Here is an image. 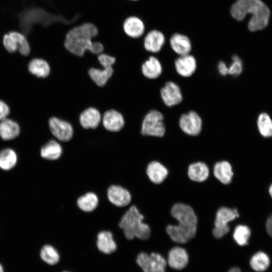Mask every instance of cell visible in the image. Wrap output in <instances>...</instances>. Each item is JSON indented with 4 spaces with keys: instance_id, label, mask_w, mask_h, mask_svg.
Instances as JSON below:
<instances>
[{
    "instance_id": "cell-1",
    "label": "cell",
    "mask_w": 272,
    "mask_h": 272,
    "mask_svg": "<svg viewBox=\"0 0 272 272\" xmlns=\"http://www.w3.org/2000/svg\"><path fill=\"white\" fill-rule=\"evenodd\" d=\"M171 214L178 224L166 227L168 236L175 243H188L194 238L197 231V218L193 210L188 205L177 203L172 207Z\"/></svg>"
},
{
    "instance_id": "cell-2",
    "label": "cell",
    "mask_w": 272,
    "mask_h": 272,
    "mask_svg": "<svg viewBox=\"0 0 272 272\" xmlns=\"http://www.w3.org/2000/svg\"><path fill=\"white\" fill-rule=\"evenodd\" d=\"M230 11L232 16L238 21H242L247 15H250L248 28L252 32L266 28L270 15L268 7L261 0H237Z\"/></svg>"
},
{
    "instance_id": "cell-3",
    "label": "cell",
    "mask_w": 272,
    "mask_h": 272,
    "mask_svg": "<svg viewBox=\"0 0 272 272\" xmlns=\"http://www.w3.org/2000/svg\"><path fill=\"white\" fill-rule=\"evenodd\" d=\"M98 29L91 23H85L71 28L66 34L64 47L70 53L83 56L89 51L93 39L98 35Z\"/></svg>"
},
{
    "instance_id": "cell-4",
    "label": "cell",
    "mask_w": 272,
    "mask_h": 272,
    "mask_svg": "<svg viewBox=\"0 0 272 272\" xmlns=\"http://www.w3.org/2000/svg\"><path fill=\"white\" fill-rule=\"evenodd\" d=\"M144 219V216L134 205L125 212L118 223V227L126 239L132 240L136 238L146 241L150 238L151 229L143 222Z\"/></svg>"
},
{
    "instance_id": "cell-5",
    "label": "cell",
    "mask_w": 272,
    "mask_h": 272,
    "mask_svg": "<svg viewBox=\"0 0 272 272\" xmlns=\"http://www.w3.org/2000/svg\"><path fill=\"white\" fill-rule=\"evenodd\" d=\"M136 262L143 272H166L167 266L166 258L155 252L139 253Z\"/></svg>"
},
{
    "instance_id": "cell-6",
    "label": "cell",
    "mask_w": 272,
    "mask_h": 272,
    "mask_svg": "<svg viewBox=\"0 0 272 272\" xmlns=\"http://www.w3.org/2000/svg\"><path fill=\"white\" fill-rule=\"evenodd\" d=\"M238 217L239 214L236 209L226 207L219 208L216 213L215 226L212 231L213 236L217 239L224 237L230 231L228 223Z\"/></svg>"
},
{
    "instance_id": "cell-7",
    "label": "cell",
    "mask_w": 272,
    "mask_h": 272,
    "mask_svg": "<svg viewBox=\"0 0 272 272\" xmlns=\"http://www.w3.org/2000/svg\"><path fill=\"white\" fill-rule=\"evenodd\" d=\"M144 135L162 137L165 133L164 116L156 110L149 111L144 117L141 128Z\"/></svg>"
},
{
    "instance_id": "cell-8",
    "label": "cell",
    "mask_w": 272,
    "mask_h": 272,
    "mask_svg": "<svg viewBox=\"0 0 272 272\" xmlns=\"http://www.w3.org/2000/svg\"><path fill=\"white\" fill-rule=\"evenodd\" d=\"M179 125L185 133L191 136L198 135L201 130L202 122L197 113L190 111L180 117Z\"/></svg>"
},
{
    "instance_id": "cell-9",
    "label": "cell",
    "mask_w": 272,
    "mask_h": 272,
    "mask_svg": "<svg viewBox=\"0 0 272 272\" xmlns=\"http://www.w3.org/2000/svg\"><path fill=\"white\" fill-rule=\"evenodd\" d=\"M189 260V254L186 248L177 245L172 246L169 250L166 257L167 266L177 270L185 268Z\"/></svg>"
},
{
    "instance_id": "cell-10",
    "label": "cell",
    "mask_w": 272,
    "mask_h": 272,
    "mask_svg": "<svg viewBox=\"0 0 272 272\" xmlns=\"http://www.w3.org/2000/svg\"><path fill=\"white\" fill-rule=\"evenodd\" d=\"M49 127L52 135L62 142L70 141L74 133L73 128L68 122L56 117L49 120Z\"/></svg>"
},
{
    "instance_id": "cell-11",
    "label": "cell",
    "mask_w": 272,
    "mask_h": 272,
    "mask_svg": "<svg viewBox=\"0 0 272 272\" xmlns=\"http://www.w3.org/2000/svg\"><path fill=\"white\" fill-rule=\"evenodd\" d=\"M107 197L109 201L117 207H124L131 201L129 191L118 185H111L107 190Z\"/></svg>"
},
{
    "instance_id": "cell-12",
    "label": "cell",
    "mask_w": 272,
    "mask_h": 272,
    "mask_svg": "<svg viewBox=\"0 0 272 272\" xmlns=\"http://www.w3.org/2000/svg\"><path fill=\"white\" fill-rule=\"evenodd\" d=\"M160 95L164 104L172 107L179 104L182 100V95L180 88L177 84L168 81L160 90Z\"/></svg>"
},
{
    "instance_id": "cell-13",
    "label": "cell",
    "mask_w": 272,
    "mask_h": 272,
    "mask_svg": "<svg viewBox=\"0 0 272 272\" xmlns=\"http://www.w3.org/2000/svg\"><path fill=\"white\" fill-rule=\"evenodd\" d=\"M122 28L126 36L132 39H138L145 33V26L141 18L131 16L124 20Z\"/></svg>"
},
{
    "instance_id": "cell-14",
    "label": "cell",
    "mask_w": 272,
    "mask_h": 272,
    "mask_svg": "<svg viewBox=\"0 0 272 272\" xmlns=\"http://www.w3.org/2000/svg\"><path fill=\"white\" fill-rule=\"evenodd\" d=\"M96 244L98 250L105 254L114 252L117 248L113 233L109 230H102L97 233Z\"/></svg>"
},
{
    "instance_id": "cell-15",
    "label": "cell",
    "mask_w": 272,
    "mask_h": 272,
    "mask_svg": "<svg viewBox=\"0 0 272 272\" xmlns=\"http://www.w3.org/2000/svg\"><path fill=\"white\" fill-rule=\"evenodd\" d=\"M102 124L107 130L112 132L120 131L124 125V120L122 114L114 109H110L103 114Z\"/></svg>"
},
{
    "instance_id": "cell-16",
    "label": "cell",
    "mask_w": 272,
    "mask_h": 272,
    "mask_svg": "<svg viewBox=\"0 0 272 272\" xmlns=\"http://www.w3.org/2000/svg\"><path fill=\"white\" fill-rule=\"evenodd\" d=\"M197 64L194 56L189 54L181 55L175 61L177 73L183 77L192 76L196 69Z\"/></svg>"
},
{
    "instance_id": "cell-17",
    "label": "cell",
    "mask_w": 272,
    "mask_h": 272,
    "mask_svg": "<svg viewBox=\"0 0 272 272\" xmlns=\"http://www.w3.org/2000/svg\"><path fill=\"white\" fill-rule=\"evenodd\" d=\"M101 120L100 112L94 107L86 109L81 113L79 117L80 124L85 129L97 128Z\"/></svg>"
},
{
    "instance_id": "cell-18",
    "label": "cell",
    "mask_w": 272,
    "mask_h": 272,
    "mask_svg": "<svg viewBox=\"0 0 272 272\" xmlns=\"http://www.w3.org/2000/svg\"><path fill=\"white\" fill-rule=\"evenodd\" d=\"M165 43L164 35L157 30L149 32L144 38L143 45L146 50L156 53L162 48Z\"/></svg>"
},
{
    "instance_id": "cell-19",
    "label": "cell",
    "mask_w": 272,
    "mask_h": 272,
    "mask_svg": "<svg viewBox=\"0 0 272 272\" xmlns=\"http://www.w3.org/2000/svg\"><path fill=\"white\" fill-rule=\"evenodd\" d=\"M146 173L151 181L155 184H160L167 177L168 171L160 162L152 161L148 165Z\"/></svg>"
},
{
    "instance_id": "cell-20",
    "label": "cell",
    "mask_w": 272,
    "mask_h": 272,
    "mask_svg": "<svg viewBox=\"0 0 272 272\" xmlns=\"http://www.w3.org/2000/svg\"><path fill=\"white\" fill-rule=\"evenodd\" d=\"M256 129L259 134L264 138H272V116L267 112H260L255 120Z\"/></svg>"
},
{
    "instance_id": "cell-21",
    "label": "cell",
    "mask_w": 272,
    "mask_h": 272,
    "mask_svg": "<svg viewBox=\"0 0 272 272\" xmlns=\"http://www.w3.org/2000/svg\"><path fill=\"white\" fill-rule=\"evenodd\" d=\"M103 69L91 68L89 75L92 80L98 86H104L112 76L113 70L111 64H102Z\"/></svg>"
},
{
    "instance_id": "cell-22",
    "label": "cell",
    "mask_w": 272,
    "mask_h": 272,
    "mask_svg": "<svg viewBox=\"0 0 272 272\" xmlns=\"http://www.w3.org/2000/svg\"><path fill=\"white\" fill-rule=\"evenodd\" d=\"M20 132V126L16 121L8 118L0 121V137L4 140L14 139Z\"/></svg>"
},
{
    "instance_id": "cell-23",
    "label": "cell",
    "mask_w": 272,
    "mask_h": 272,
    "mask_svg": "<svg viewBox=\"0 0 272 272\" xmlns=\"http://www.w3.org/2000/svg\"><path fill=\"white\" fill-rule=\"evenodd\" d=\"M170 43L173 51L180 56L189 53L191 45L188 38L180 34H174L170 38Z\"/></svg>"
},
{
    "instance_id": "cell-24",
    "label": "cell",
    "mask_w": 272,
    "mask_h": 272,
    "mask_svg": "<svg viewBox=\"0 0 272 272\" xmlns=\"http://www.w3.org/2000/svg\"><path fill=\"white\" fill-rule=\"evenodd\" d=\"M142 72L144 76L148 79H156L162 73V64L156 57L151 56L143 63Z\"/></svg>"
},
{
    "instance_id": "cell-25",
    "label": "cell",
    "mask_w": 272,
    "mask_h": 272,
    "mask_svg": "<svg viewBox=\"0 0 272 272\" xmlns=\"http://www.w3.org/2000/svg\"><path fill=\"white\" fill-rule=\"evenodd\" d=\"M214 174L215 177L223 184H229L233 176L231 164L226 161L217 162L214 167Z\"/></svg>"
},
{
    "instance_id": "cell-26",
    "label": "cell",
    "mask_w": 272,
    "mask_h": 272,
    "mask_svg": "<svg viewBox=\"0 0 272 272\" xmlns=\"http://www.w3.org/2000/svg\"><path fill=\"white\" fill-rule=\"evenodd\" d=\"M189 178L193 181H205L209 175V169L207 165L202 162H196L190 164L188 168Z\"/></svg>"
},
{
    "instance_id": "cell-27",
    "label": "cell",
    "mask_w": 272,
    "mask_h": 272,
    "mask_svg": "<svg viewBox=\"0 0 272 272\" xmlns=\"http://www.w3.org/2000/svg\"><path fill=\"white\" fill-rule=\"evenodd\" d=\"M77 204L81 211L86 213L92 212L98 207L99 198L96 193L88 192L78 198Z\"/></svg>"
},
{
    "instance_id": "cell-28",
    "label": "cell",
    "mask_w": 272,
    "mask_h": 272,
    "mask_svg": "<svg viewBox=\"0 0 272 272\" xmlns=\"http://www.w3.org/2000/svg\"><path fill=\"white\" fill-rule=\"evenodd\" d=\"M29 72L38 78H46L50 71L48 63L40 58H35L30 60L28 64Z\"/></svg>"
},
{
    "instance_id": "cell-29",
    "label": "cell",
    "mask_w": 272,
    "mask_h": 272,
    "mask_svg": "<svg viewBox=\"0 0 272 272\" xmlns=\"http://www.w3.org/2000/svg\"><path fill=\"white\" fill-rule=\"evenodd\" d=\"M62 153L60 144L55 140H50L41 149V157L48 160H56L59 159Z\"/></svg>"
},
{
    "instance_id": "cell-30",
    "label": "cell",
    "mask_w": 272,
    "mask_h": 272,
    "mask_svg": "<svg viewBox=\"0 0 272 272\" xmlns=\"http://www.w3.org/2000/svg\"><path fill=\"white\" fill-rule=\"evenodd\" d=\"M40 256L42 261L49 265H54L60 260V254L55 247L47 244L44 245L40 251Z\"/></svg>"
},
{
    "instance_id": "cell-31",
    "label": "cell",
    "mask_w": 272,
    "mask_h": 272,
    "mask_svg": "<svg viewBox=\"0 0 272 272\" xmlns=\"http://www.w3.org/2000/svg\"><path fill=\"white\" fill-rule=\"evenodd\" d=\"M249 264L251 268L257 272L266 270L269 266L270 259L264 252L259 251L255 253L250 258Z\"/></svg>"
},
{
    "instance_id": "cell-32",
    "label": "cell",
    "mask_w": 272,
    "mask_h": 272,
    "mask_svg": "<svg viewBox=\"0 0 272 272\" xmlns=\"http://www.w3.org/2000/svg\"><path fill=\"white\" fill-rule=\"evenodd\" d=\"M17 156L11 149H5L0 152V168L5 170L13 168L16 164Z\"/></svg>"
},
{
    "instance_id": "cell-33",
    "label": "cell",
    "mask_w": 272,
    "mask_h": 272,
    "mask_svg": "<svg viewBox=\"0 0 272 272\" xmlns=\"http://www.w3.org/2000/svg\"><path fill=\"white\" fill-rule=\"evenodd\" d=\"M8 33L15 40L19 53L23 56H28L30 53L31 47L26 36L18 31H12Z\"/></svg>"
},
{
    "instance_id": "cell-34",
    "label": "cell",
    "mask_w": 272,
    "mask_h": 272,
    "mask_svg": "<svg viewBox=\"0 0 272 272\" xmlns=\"http://www.w3.org/2000/svg\"><path fill=\"white\" fill-rule=\"evenodd\" d=\"M250 235V230L247 226L239 225L234 229L233 238L238 245L244 246L248 244Z\"/></svg>"
},
{
    "instance_id": "cell-35",
    "label": "cell",
    "mask_w": 272,
    "mask_h": 272,
    "mask_svg": "<svg viewBox=\"0 0 272 272\" xmlns=\"http://www.w3.org/2000/svg\"><path fill=\"white\" fill-rule=\"evenodd\" d=\"M243 65L242 60L237 55H234L232 57V62L228 66V74L237 77L239 76L243 72Z\"/></svg>"
},
{
    "instance_id": "cell-36",
    "label": "cell",
    "mask_w": 272,
    "mask_h": 272,
    "mask_svg": "<svg viewBox=\"0 0 272 272\" xmlns=\"http://www.w3.org/2000/svg\"><path fill=\"white\" fill-rule=\"evenodd\" d=\"M2 43L5 49L10 53H14L18 50L15 40L8 33L3 36Z\"/></svg>"
},
{
    "instance_id": "cell-37",
    "label": "cell",
    "mask_w": 272,
    "mask_h": 272,
    "mask_svg": "<svg viewBox=\"0 0 272 272\" xmlns=\"http://www.w3.org/2000/svg\"><path fill=\"white\" fill-rule=\"evenodd\" d=\"M104 50L103 44L100 41L93 39V42L89 52L93 54H99Z\"/></svg>"
},
{
    "instance_id": "cell-38",
    "label": "cell",
    "mask_w": 272,
    "mask_h": 272,
    "mask_svg": "<svg viewBox=\"0 0 272 272\" xmlns=\"http://www.w3.org/2000/svg\"><path fill=\"white\" fill-rule=\"evenodd\" d=\"M9 113L10 108L8 105L0 100V121L7 118Z\"/></svg>"
},
{
    "instance_id": "cell-39",
    "label": "cell",
    "mask_w": 272,
    "mask_h": 272,
    "mask_svg": "<svg viewBox=\"0 0 272 272\" xmlns=\"http://www.w3.org/2000/svg\"><path fill=\"white\" fill-rule=\"evenodd\" d=\"M219 73L222 76L228 74V66L224 62L221 61L218 64Z\"/></svg>"
},
{
    "instance_id": "cell-40",
    "label": "cell",
    "mask_w": 272,
    "mask_h": 272,
    "mask_svg": "<svg viewBox=\"0 0 272 272\" xmlns=\"http://www.w3.org/2000/svg\"><path fill=\"white\" fill-rule=\"evenodd\" d=\"M266 228L268 234L272 237V215L268 217L266 221Z\"/></svg>"
},
{
    "instance_id": "cell-41",
    "label": "cell",
    "mask_w": 272,
    "mask_h": 272,
    "mask_svg": "<svg viewBox=\"0 0 272 272\" xmlns=\"http://www.w3.org/2000/svg\"><path fill=\"white\" fill-rule=\"evenodd\" d=\"M227 272H242V270L238 266H233Z\"/></svg>"
},
{
    "instance_id": "cell-42",
    "label": "cell",
    "mask_w": 272,
    "mask_h": 272,
    "mask_svg": "<svg viewBox=\"0 0 272 272\" xmlns=\"http://www.w3.org/2000/svg\"><path fill=\"white\" fill-rule=\"evenodd\" d=\"M269 192L270 195L272 197V184L269 187Z\"/></svg>"
},
{
    "instance_id": "cell-43",
    "label": "cell",
    "mask_w": 272,
    "mask_h": 272,
    "mask_svg": "<svg viewBox=\"0 0 272 272\" xmlns=\"http://www.w3.org/2000/svg\"><path fill=\"white\" fill-rule=\"evenodd\" d=\"M0 272H4L3 267L1 264H0Z\"/></svg>"
},
{
    "instance_id": "cell-44",
    "label": "cell",
    "mask_w": 272,
    "mask_h": 272,
    "mask_svg": "<svg viewBox=\"0 0 272 272\" xmlns=\"http://www.w3.org/2000/svg\"><path fill=\"white\" fill-rule=\"evenodd\" d=\"M62 272H71V271L65 270V271H62Z\"/></svg>"
},
{
    "instance_id": "cell-45",
    "label": "cell",
    "mask_w": 272,
    "mask_h": 272,
    "mask_svg": "<svg viewBox=\"0 0 272 272\" xmlns=\"http://www.w3.org/2000/svg\"><path fill=\"white\" fill-rule=\"evenodd\" d=\"M129 1H137L138 0H129Z\"/></svg>"
}]
</instances>
